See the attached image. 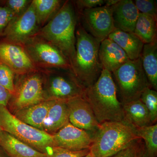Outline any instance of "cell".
Segmentation results:
<instances>
[{
	"label": "cell",
	"instance_id": "1",
	"mask_svg": "<svg viewBox=\"0 0 157 157\" xmlns=\"http://www.w3.org/2000/svg\"><path fill=\"white\" fill-rule=\"evenodd\" d=\"M83 97L100 124L105 122L129 124L125 117L123 104L118 100L112 74L108 70L103 69L96 82L86 88Z\"/></svg>",
	"mask_w": 157,
	"mask_h": 157
},
{
	"label": "cell",
	"instance_id": "2",
	"mask_svg": "<svg viewBox=\"0 0 157 157\" xmlns=\"http://www.w3.org/2000/svg\"><path fill=\"white\" fill-rule=\"evenodd\" d=\"M76 24L73 6L71 2L67 1L36 35L56 47L68 60L71 70L76 55Z\"/></svg>",
	"mask_w": 157,
	"mask_h": 157
},
{
	"label": "cell",
	"instance_id": "3",
	"mask_svg": "<svg viewBox=\"0 0 157 157\" xmlns=\"http://www.w3.org/2000/svg\"><path fill=\"white\" fill-rule=\"evenodd\" d=\"M76 55L71 72L85 88L94 84L103 68L100 61L101 42L79 25L76 30Z\"/></svg>",
	"mask_w": 157,
	"mask_h": 157
},
{
	"label": "cell",
	"instance_id": "4",
	"mask_svg": "<svg viewBox=\"0 0 157 157\" xmlns=\"http://www.w3.org/2000/svg\"><path fill=\"white\" fill-rule=\"evenodd\" d=\"M139 138L136 129L129 124L105 122L94 133L90 153L93 157L111 156Z\"/></svg>",
	"mask_w": 157,
	"mask_h": 157
},
{
	"label": "cell",
	"instance_id": "5",
	"mask_svg": "<svg viewBox=\"0 0 157 157\" xmlns=\"http://www.w3.org/2000/svg\"><path fill=\"white\" fill-rule=\"evenodd\" d=\"M0 126L3 131L47 155L56 147L52 135L19 120L5 106H0Z\"/></svg>",
	"mask_w": 157,
	"mask_h": 157
},
{
	"label": "cell",
	"instance_id": "6",
	"mask_svg": "<svg viewBox=\"0 0 157 157\" xmlns=\"http://www.w3.org/2000/svg\"><path fill=\"white\" fill-rule=\"evenodd\" d=\"M113 73L119 87L122 104L139 100L146 89L151 87L140 58L129 60Z\"/></svg>",
	"mask_w": 157,
	"mask_h": 157
},
{
	"label": "cell",
	"instance_id": "7",
	"mask_svg": "<svg viewBox=\"0 0 157 157\" xmlns=\"http://www.w3.org/2000/svg\"><path fill=\"white\" fill-rule=\"evenodd\" d=\"M23 45L35 66L70 70L71 72V66L64 56L45 39L35 36Z\"/></svg>",
	"mask_w": 157,
	"mask_h": 157
},
{
	"label": "cell",
	"instance_id": "8",
	"mask_svg": "<svg viewBox=\"0 0 157 157\" xmlns=\"http://www.w3.org/2000/svg\"><path fill=\"white\" fill-rule=\"evenodd\" d=\"M15 87L9 104L12 112L35 105L45 101L43 77L39 73H28Z\"/></svg>",
	"mask_w": 157,
	"mask_h": 157
},
{
	"label": "cell",
	"instance_id": "9",
	"mask_svg": "<svg viewBox=\"0 0 157 157\" xmlns=\"http://www.w3.org/2000/svg\"><path fill=\"white\" fill-rule=\"evenodd\" d=\"M85 89L72 73H52L44 85V96L45 100L67 101L83 97Z\"/></svg>",
	"mask_w": 157,
	"mask_h": 157
},
{
	"label": "cell",
	"instance_id": "10",
	"mask_svg": "<svg viewBox=\"0 0 157 157\" xmlns=\"http://www.w3.org/2000/svg\"><path fill=\"white\" fill-rule=\"evenodd\" d=\"M81 16L83 28L101 42L115 29L111 7L104 6L84 9Z\"/></svg>",
	"mask_w": 157,
	"mask_h": 157
},
{
	"label": "cell",
	"instance_id": "11",
	"mask_svg": "<svg viewBox=\"0 0 157 157\" xmlns=\"http://www.w3.org/2000/svg\"><path fill=\"white\" fill-rule=\"evenodd\" d=\"M39 26L36 11L32 1L24 12L12 19L3 33L9 42L23 45L36 35Z\"/></svg>",
	"mask_w": 157,
	"mask_h": 157
},
{
	"label": "cell",
	"instance_id": "12",
	"mask_svg": "<svg viewBox=\"0 0 157 157\" xmlns=\"http://www.w3.org/2000/svg\"><path fill=\"white\" fill-rule=\"evenodd\" d=\"M0 63L19 75H23L36 70L35 65L23 46L8 41L0 42Z\"/></svg>",
	"mask_w": 157,
	"mask_h": 157
},
{
	"label": "cell",
	"instance_id": "13",
	"mask_svg": "<svg viewBox=\"0 0 157 157\" xmlns=\"http://www.w3.org/2000/svg\"><path fill=\"white\" fill-rule=\"evenodd\" d=\"M69 122L74 126L87 132H95L100 124L91 107L83 97H77L67 101Z\"/></svg>",
	"mask_w": 157,
	"mask_h": 157
},
{
	"label": "cell",
	"instance_id": "14",
	"mask_svg": "<svg viewBox=\"0 0 157 157\" xmlns=\"http://www.w3.org/2000/svg\"><path fill=\"white\" fill-rule=\"evenodd\" d=\"M56 146L71 151L89 149L92 136L70 122L52 135Z\"/></svg>",
	"mask_w": 157,
	"mask_h": 157
},
{
	"label": "cell",
	"instance_id": "15",
	"mask_svg": "<svg viewBox=\"0 0 157 157\" xmlns=\"http://www.w3.org/2000/svg\"><path fill=\"white\" fill-rule=\"evenodd\" d=\"M112 17L115 29L134 33L139 13L132 0H120L112 6Z\"/></svg>",
	"mask_w": 157,
	"mask_h": 157
},
{
	"label": "cell",
	"instance_id": "16",
	"mask_svg": "<svg viewBox=\"0 0 157 157\" xmlns=\"http://www.w3.org/2000/svg\"><path fill=\"white\" fill-rule=\"evenodd\" d=\"M99 57L103 69L111 73L129 60L126 53L111 39L107 38L101 42Z\"/></svg>",
	"mask_w": 157,
	"mask_h": 157
},
{
	"label": "cell",
	"instance_id": "17",
	"mask_svg": "<svg viewBox=\"0 0 157 157\" xmlns=\"http://www.w3.org/2000/svg\"><path fill=\"white\" fill-rule=\"evenodd\" d=\"M0 146L9 157H46L47 156L4 131L0 132Z\"/></svg>",
	"mask_w": 157,
	"mask_h": 157
},
{
	"label": "cell",
	"instance_id": "18",
	"mask_svg": "<svg viewBox=\"0 0 157 157\" xmlns=\"http://www.w3.org/2000/svg\"><path fill=\"white\" fill-rule=\"evenodd\" d=\"M69 122L67 101H55L49 109L42 130L53 135Z\"/></svg>",
	"mask_w": 157,
	"mask_h": 157
},
{
	"label": "cell",
	"instance_id": "19",
	"mask_svg": "<svg viewBox=\"0 0 157 157\" xmlns=\"http://www.w3.org/2000/svg\"><path fill=\"white\" fill-rule=\"evenodd\" d=\"M55 101L45 100L18 110L13 114L25 123L42 130L44 120Z\"/></svg>",
	"mask_w": 157,
	"mask_h": 157
},
{
	"label": "cell",
	"instance_id": "20",
	"mask_svg": "<svg viewBox=\"0 0 157 157\" xmlns=\"http://www.w3.org/2000/svg\"><path fill=\"white\" fill-rule=\"evenodd\" d=\"M107 38L117 44L125 52L129 59L140 58L144 43L134 33L115 29Z\"/></svg>",
	"mask_w": 157,
	"mask_h": 157
},
{
	"label": "cell",
	"instance_id": "21",
	"mask_svg": "<svg viewBox=\"0 0 157 157\" xmlns=\"http://www.w3.org/2000/svg\"><path fill=\"white\" fill-rule=\"evenodd\" d=\"M122 104L127 121L135 128L152 125L148 110L140 99Z\"/></svg>",
	"mask_w": 157,
	"mask_h": 157
},
{
	"label": "cell",
	"instance_id": "22",
	"mask_svg": "<svg viewBox=\"0 0 157 157\" xmlns=\"http://www.w3.org/2000/svg\"><path fill=\"white\" fill-rule=\"evenodd\" d=\"M142 67L152 88L157 89V41L144 44L140 56Z\"/></svg>",
	"mask_w": 157,
	"mask_h": 157
},
{
	"label": "cell",
	"instance_id": "23",
	"mask_svg": "<svg viewBox=\"0 0 157 157\" xmlns=\"http://www.w3.org/2000/svg\"><path fill=\"white\" fill-rule=\"evenodd\" d=\"M134 33L145 44L157 40V19L148 14L139 13Z\"/></svg>",
	"mask_w": 157,
	"mask_h": 157
},
{
	"label": "cell",
	"instance_id": "24",
	"mask_svg": "<svg viewBox=\"0 0 157 157\" xmlns=\"http://www.w3.org/2000/svg\"><path fill=\"white\" fill-rule=\"evenodd\" d=\"M32 2L39 26L44 25L46 22L49 21L63 4L59 0H34Z\"/></svg>",
	"mask_w": 157,
	"mask_h": 157
},
{
	"label": "cell",
	"instance_id": "25",
	"mask_svg": "<svg viewBox=\"0 0 157 157\" xmlns=\"http://www.w3.org/2000/svg\"><path fill=\"white\" fill-rule=\"evenodd\" d=\"M140 138L144 140L147 157H156L157 155V125H151L136 129Z\"/></svg>",
	"mask_w": 157,
	"mask_h": 157
},
{
	"label": "cell",
	"instance_id": "26",
	"mask_svg": "<svg viewBox=\"0 0 157 157\" xmlns=\"http://www.w3.org/2000/svg\"><path fill=\"white\" fill-rule=\"evenodd\" d=\"M140 100L148 110L152 123H154L157 119V92L150 87L142 93Z\"/></svg>",
	"mask_w": 157,
	"mask_h": 157
},
{
	"label": "cell",
	"instance_id": "27",
	"mask_svg": "<svg viewBox=\"0 0 157 157\" xmlns=\"http://www.w3.org/2000/svg\"><path fill=\"white\" fill-rule=\"evenodd\" d=\"M14 72L8 66L0 63V85L5 88L12 94L15 92Z\"/></svg>",
	"mask_w": 157,
	"mask_h": 157
},
{
	"label": "cell",
	"instance_id": "28",
	"mask_svg": "<svg viewBox=\"0 0 157 157\" xmlns=\"http://www.w3.org/2000/svg\"><path fill=\"white\" fill-rule=\"evenodd\" d=\"M135 6L139 12L157 17V1L155 0H135Z\"/></svg>",
	"mask_w": 157,
	"mask_h": 157
},
{
	"label": "cell",
	"instance_id": "29",
	"mask_svg": "<svg viewBox=\"0 0 157 157\" xmlns=\"http://www.w3.org/2000/svg\"><path fill=\"white\" fill-rule=\"evenodd\" d=\"M31 2L28 0H9L6 1L4 6L9 9L16 17L25 11Z\"/></svg>",
	"mask_w": 157,
	"mask_h": 157
},
{
	"label": "cell",
	"instance_id": "30",
	"mask_svg": "<svg viewBox=\"0 0 157 157\" xmlns=\"http://www.w3.org/2000/svg\"><path fill=\"white\" fill-rule=\"evenodd\" d=\"M89 152V149L80 151H71L56 147L52 152L46 157H83L86 155Z\"/></svg>",
	"mask_w": 157,
	"mask_h": 157
},
{
	"label": "cell",
	"instance_id": "31",
	"mask_svg": "<svg viewBox=\"0 0 157 157\" xmlns=\"http://www.w3.org/2000/svg\"><path fill=\"white\" fill-rule=\"evenodd\" d=\"M15 15L5 6H0V34L4 33Z\"/></svg>",
	"mask_w": 157,
	"mask_h": 157
},
{
	"label": "cell",
	"instance_id": "32",
	"mask_svg": "<svg viewBox=\"0 0 157 157\" xmlns=\"http://www.w3.org/2000/svg\"><path fill=\"white\" fill-rule=\"evenodd\" d=\"M76 6L81 11L105 5V0H78L75 1Z\"/></svg>",
	"mask_w": 157,
	"mask_h": 157
},
{
	"label": "cell",
	"instance_id": "33",
	"mask_svg": "<svg viewBox=\"0 0 157 157\" xmlns=\"http://www.w3.org/2000/svg\"><path fill=\"white\" fill-rule=\"evenodd\" d=\"M139 150L138 145L135 141L126 148L109 157H137Z\"/></svg>",
	"mask_w": 157,
	"mask_h": 157
},
{
	"label": "cell",
	"instance_id": "34",
	"mask_svg": "<svg viewBox=\"0 0 157 157\" xmlns=\"http://www.w3.org/2000/svg\"><path fill=\"white\" fill-rule=\"evenodd\" d=\"M12 96V94L8 90L0 85V106L7 107Z\"/></svg>",
	"mask_w": 157,
	"mask_h": 157
},
{
	"label": "cell",
	"instance_id": "35",
	"mask_svg": "<svg viewBox=\"0 0 157 157\" xmlns=\"http://www.w3.org/2000/svg\"><path fill=\"white\" fill-rule=\"evenodd\" d=\"M120 0H105V5L108 7L115 6L119 2Z\"/></svg>",
	"mask_w": 157,
	"mask_h": 157
},
{
	"label": "cell",
	"instance_id": "36",
	"mask_svg": "<svg viewBox=\"0 0 157 157\" xmlns=\"http://www.w3.org/2000/svg\"><path fill=\"white\" fill-rule=\"evenodd\" d=\"M0 157H9L1 146H0Z\"/></svg>",
	"mask_w": 157,
	"mask_h": 157
},
{
	"label": "cell",
	"instance_id": "37",
	"mask_svg": "<svg viewBox=\"0 0 157 157\" xmlns=\"http://www.w3.org/2000/svg\"><path fill=\"white\" fill-rule=\"evenodd\" d=\"M137 157H147L146 152L144 151H140L138 153Z\"/></svg>",
	"mask_w": 157,
	"mask_h": 157
},
{
	"label": "cell",
	"instance_id": "38",
	"mask_svg": "<svg viewBox=\"0 0 157 157\" xmlns=\"http://www.w3.org/2000/svg\"><path fill=\"white\" fill-rule=\"evenodd\" d=\"M83 157H93L90 154V152L88 154L86 155L85 156Z\"/></svg>",
	"mask_w": 157,
	"mask_h": 157
},
{
	"label": "cell",
	"instance_id": "39",
	"mask_svg": "<svg viewBox=\"0 0 157 157\" xmlns=\"http://www.w3.org/2000/svg\"><path fill=\"white\" fill-rule=\"evenodd\" d=\"M2 131H3L2 129V128H1V126H0V132H2Z\"/></svg>",
	"mask_w": 157,
	"mask_h": 157
}]
</instances>
